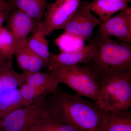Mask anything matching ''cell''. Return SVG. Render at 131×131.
<instances>
[{
    "label": "cell",
    "mask_w": 131,
    "mask_h": 131,
    "mask_svg": "<svg viewBox=\"0 0 131 131\" xmlns=\"http://www.w3.org/2000/svg\"><path fill=\"white\" fill-rule=\"evenodd\" d=\"M49 114L78 131H97L103 113L94 102L58 89L47 97Z\"/></svg>",
    "instance_id": "cell-1"
},
{
    "label": "cell",
    "mask_w": 131,
    "mask_h": 131,
    "mask_svg": "<svg viewBox=\"0 0 131 131\" xmlns=\"http://www.w3.org/2000/svg\"><path fill=\"white\" fill-rule=\"evenodd\" d=\"M98 55L86 66L97 79L117 73L131 71V46L110 38L96 36Z\"/></svg>",
    "instance_id": "cell-2"
},
{
    "label": "cell",
    "mask_w": 131,
    "mask_h": 131,
    "mask_svg": "<svg viewBox=\"0 0 131 131\" xmlns=\"http://www.w3.org/2000/svg\"><path fill=\"white\" fill-rule=\"evenodd\" d=\"M98 96L94 102L102 113L129 110L131 107V71L98 80Z\"/></svg>",
    "instance_id": "cell-3"
},
{
    "label": "cell",
    "mask_w": 131,
    "mask_h": 131,
    "mask_svg": "<svg viewBox=\"0 0 131 131\" xmlns=\"http://www.w3.org/2000/svg\"><path fill=\"white\" fill-rule=\"evenodd\" d=\"M59 83H64L77 93L92 99L98 96V79L85 66L81 64L62 66L49 70Z\"/></svg>",
    "instance_id": "cell-4"
},
{
    "label": "cell",
    "mask_w": 131,
    "mask_h": 131,
    "mask_svg": "<svg viewBox=\"0 0 131 131\" xmlns=\"http://www.w3.org/2000/svg\"><path fill=\"white\" fill-rule=\"evenodd\" d=\"M34 103L20 108L3 118L2 125L5 131H23L49 114L47 96Z\"/></svg>",
    "instance_id": "cell-5"
},
{
    "label": "cell",
    "mask_w": 131,
    "mask_h": 131,
    "mask_svg": "<svg viewBox=\"0 0 131 131\" xmlns=\"http://www.w3.org/2000/svg\"><path fill=\"white\" fill-rule=\"evenodd\" d=\"M90 2L81 1L72 16L62 30L69 35L82 40H90L95 28L101 23L92 14Z\"/></svg>",
    "instance_id": "cell-6"
},
{
    "label": "cell",
    "mask_w": 131,
    "mask_h": 131,
    "mask_svg": "<svg viewBox=\"0 0 131 131\" xmlns=\"http://www.w3.org/2000/svg\"><path fill=\"white\" fill-rule=\"evenodd\" d=\"M81 0H56L48 4L42 20L46 36L62 29L77 9Z\"/></svg>",
    "instance_id": "cell-7"
},
{
    "label": "cell",
    "mask_w": 131,
    "mask_h": 131,
    "mask_svg": "<svg viewBox=\"0 0 131 131\" xmlns=\"http://www.w3.org/2000/svg\"><path fill=\"white\" fill-rule=\"evenodd\" d=\"M98 35L111 38L118 41L131 43V8L127 7L100 25Z\"/></svg>",
    "instance_id": "cell-8"
},
{
    "label": "cell",
    "mask_w": 131,
    "mask_h": 131,
    "mask_svg": "<svg viewBox=\"0 0 131 131\" xmlns=\"http://www.w3.org/2000/svg\"><path fill=\"white\" fill-rule=\"evenodd\" d=\"M98 55L96 36L80 49L69 52L51 54L47 67L49 70L62 66L87 64L95 60Z\"/></svg>",
    "instance_id": "cell-9"
},
{
    "label": "cell",
    "mask_w": 131,
    "mask_h": 131,
    "mask_svg": "<svg viewBox=\"0 0 131 131\" xmlns=\"http://www.w3.org/2000/svg\"><path fill=\"white\" fill-rule=\"evenodd\" d=\"M7 27L17 41L27 39L37 27L39 22L18 9H14L7 19Z\"/></svg>",
    "instance_id": "cell-10"
},
{
    "label": "cell",
    "mask_w": 131,
    "mask_h": 131,
    "mask_svg": "<svg viewBox=\"0 0 131 131\" xmlns=\"http://www.w3.org/2000/svg\"><path fill=\"white\" fill-rule=\"evenodd\" d=\"M97 131H131L130 110L103 113Z\"/></svg>",
    "instance_id": "cell-11"
},
{
    "label": "cell",
    "mask_w": 131,
    "mask_h": 131,
    "mask_svg": "<svg viewBox=\"0 0 131 131\" xmlns=\"http://www.w3.org/2000/svg\"><path fill=\"white\" fill-rule=\"evenodd\" d=\"M131 2V0H93L90 2V10L103 22L126 8Z\"/></svg>",
    "instance_id": "cell-12"
},
{
    "label": "cell",
    "mask_w": 131,
    "mask_h": 131,
    "mask_svg": "<svg viewBox=\"0 0 131 131\" xmlns=\"http://www.w3.org/2000/svg\"><path fill=\"white\" fill-rule=\"evenodd\" d=\"M42 21L30 37L27 38V43L31 51L43 59L48 64L51 54L49 51V43L46 38Z\"/></svg>",
    "instance_id": "cell-13"
},
{
    "label": "cell",
    "mask_w": 131,
    "mask_h": 131,
    "mask_svg": "<svg viewBox=\"0 0 131 131\" xmlns=\"http://www.w3.org/2000/svg\"><path fill=\"white\" fill-rule=\"evenodd\" d=\"M14 9H18L39 22L42 20L48 3L47 0H9Z\"/></svg>",
    "instance_id": "cell-14"
},
{
    "label": "cell",
    "mask_w": 131,
    "mask_h": 131,
    "mask_svg": "<svg viewBox=\"0 0 131 131\" xmlns=\"http://www.w3.org/2000/svg\"><path fill=\"white\" fill-rule=\"evenodd\" d=\"M25 83L39 88L45 91L48 95L53 93L59 89V82L50 73L40 72L29 73L24 72Z\"/></svg>",
    "instance_id": "cell-15"
},
{
    "label": "cell",
    "mask_w": 131,
    "mask_h": 131,
    "mask_svg": "<svg viewBox=\"0 0 131 131\" xmlns=\"http://www.w3.org/2000/svg\"><path fill=\"white\" fill-rule=\"evenodd\" d=\"M24 100L18 89L0 95V119L20 108L30 105Z\"/></svg>",
    "instance_id": "cell-16"
},
{
    "label": "cell",
    "mask_w": 131,
    "mask_h": 131,
    "mask_svg": "<svg viewBox=\"0 0 131 131\" xmlns=\"http://www.w3.org/2000/svg\"><path fill=\"white\" fill-rule=\"evenodd\" d=\"M17 41L12 33L0 25V60L3 63L11 62Z\"/></svg>",
    "instance_id": "cell-17"
},
{
    "label": "cell",
    "mask_w": 131,
    "mask_h": 131,
    "mask_svg": "<svg viewBox=\"0 0 131 131\" xmlns=\"http://www.w3.org/2000/svg\"><path fill=\"white\" fill-rule=\"evenodd\" d=\"M23 74L15 71L13 69L0 74V95L18 88L25 83Z\"/></svg>",
    "instance_id": "cell-18"
},
{
    "label": "cell",
    "mask_w": 131,
    "mask_h": 131,
    "mask_svg": "<svg viewBox=\"0 0 131 131\" xmlns=\"http://www.w3.org/2000/svg\"><path fill=\"white\" fill-rule=\"evenodd\" d=\"M33 128L34 131H78L73 127L56 119L49 114L42 118Z\"/></svg>",
    "instance_id": "cell-19"
},
{
    "label": "cell",
    "mask_w": 131,
    "mask_h": 131,
    "mask_svg": "<svg viewBox=\"0 0 131 131\" xmlns=\"http://www.w3.org/2000/svg\"><path fill=\"white\" fill-rule=\"evenodd\" d=\"M19 66L24 72L28 70L29 64V49L27 43V39L17 41L14 52Z\"/></svg>",
    "instance_id": "cell-20"
},
{
    "label": "cell",
    "mask_w": 131,
    "mask_h": 131,
    "mask_svg": "<svg viewBox=\"0 0 131 131\" xmlns=\"http://www.w3.org/2000/svg\"><path fill=\"white\" fill-rule=\"evenodd\" d=\"M20 92L24 100L32 104L40 98L48 94L43 90L25 83L19 87Z\"/></svg>",
    "instance_id": "cell-21"
},
{
    "label": "cell",
    "mask_w": 131,
    "mask_h": 131,
    "mask_svg": "<svg viewBox=\"0 0 131 131\" xmlns=\"http://www.w3.org/2000/svg\"><path fill=\"white\" fill-rule=\"evenodd\" d=\"M29 54V67L28 70L26 72L29 73H37L40 72L44 68L47 67V64L43 59L31 51L30 49Z\"/></svg>",
    "instance_id": "cell-22"
},
{
    "label": "cell",
    "mask_w": 131,
    "mask_h": 131,
    "mask_svg": "<svg viewBox=\"0 0 131 131\" xmlns=\"http://www.w3.org/2000/svg\"><path fill=\"white\" fill-rule=\"evenodd\" d=\"M14 8L9 4L8 0H0V12H12Z\"/></svg>",
    "instance_id": "cell-23"
},
{
    "label": "cell",
    "mask_w": 131,
    "mask_h": 131,
    "mask_svg": "<svg viewBox=\"0 0 131 131\" xmlns=\"http://www.w3.org/2000/svg\"><path fill=\"white\" fill-rule=\"evenodd\" d=\"M13 69L11 62L0 64V74L6 71Z\"/></svg>",
    "instance_id": "cell-24"
},
{
    "label": "cell",
    "mask_w": 131,
    "mask_h": 131,
    "mask_svg": "<svg viewBox=\"0 0 131 131\" xmlns=\"http://www.w3.org/2000/svg\"><path fill=\"white\" fill-rule=\"evenodd\" d=\"M10 13L8 12H0V25L2 24L3 22L5 20H7Z\"/></svg>",
    "instance_id": "cell-25"
},
{
    "label": "cell",
    "mask_w": 131,
    "mask_h": 131,
    "mask_svg": "<svg viewBox=\"0 0 131 131\" xmlns=\"http://www.w3.org/2000/svg\"><path fill=\"white\" fill-rule=\"evenodd\" d=\"M3 63L2 62H1V60H0V64H3V63Z\"/></svg>",
    "instance_id": "cell-26"
}]
</instances>
